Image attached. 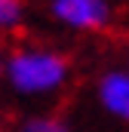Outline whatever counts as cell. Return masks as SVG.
<instances>
[{
	"label": "cell",
	"mask_w": 129,
	"mask_h": 132,
	"mask_svg": "<svg viewBox=\"0 0 129 132\" xmlns=\"http://www.w3.org/2000/svg\"><path fill=\"white\" fill-rule=\"evenodd\" d=\"M68 74H71L68 59L49 46H22V49L9 52L6 65H3V77H6L9 89L25 98L59 92L68 83Z\"/></svg>",
	"instance_id": "6da1fadb"
},
{
	"label": "cell",
	"mask_w": 129,
	"mask_h": 132,
	"mask_svg": "<svg viewBox=\"0 0 129 132\" xmlns=\"http://www.w3.org/2000/svg\"><path fill=\"white\" fill-rule=\"evenodd\" d=\"M49 12L71 31H101L111 25L108 0H49Z\"/></svg>",
	"instance_id": "7a4b0ae2"
},
{
	"label": "cell",
	"mask_w": 129,
	"mask_h": 132,
	"mask_svg": "<svg viewBox=\"0 0 129 132\" xmlns=\"http://www.w3.org/2000/svg\"><path fill=\"white\" fill-rule=\"evenodd\" d=\"M95 92H98L101 108L111 117L129 123V68L126 71H108V74H101Z\"/></svg>",
	"instance_id": "3957f363"
},
{
	"label": "cell",
	"mask_w": 129,
	"mask_h": 132,
	"mask_svg": "<svg viewBox=\"0 0 129 132\" xmlns=\"http://www.w3.org/2000/svg\"><path fill=\"white\" fill-rule=\"evenodd\" d=\"M15 132H71V126L64 123L62 117H49V114H34V117H28V120H22Z\"/></svg>",
	"instance_id": "277c9868"
},
{
	"label": "cell",
	"mask_w": 129,
	"mask_h": 132,
	"mask_svg": "<svg viewBox=\"0 0 129 132\" xmlns=\"http://www.w3.org/2000/svg\"><path fill=\"white\" fill-rule=\"evenodd\" d=\"M25 22V3L22 0H0V31H15Z\"/></svg>",
	"instance_id": "5b68a950"
},
{
	"label": "cell",
	"mask_w": 129,
	"mask_h": 132,
	"mask_svg": "<svg viewBox=\"0 0 129 132\" xmlns=\"http://www.w3.org/2000/svg\"><path fill=\"white\" fill-rule=\"evenodd\" d=\"M3 65H6V52H3V46H0V74H3Z\"/></svg>",
	"instance_id": "8992f818"
},
{
	"label": "cell",
	"mask_w": 129,
	"mask_h": 132,
	"mask_svg": "<svg viewBox=\"0 0 129 132\" xmlns=\"http://www.w3.org/2000/svg\"><path fill=\"white\" fill-rule=\"evenodd\" d=\"M0 132H6V129H3V126H0Z\"/></svg>",
	"instance_id": "52a82bcc"
}]
</instances>
